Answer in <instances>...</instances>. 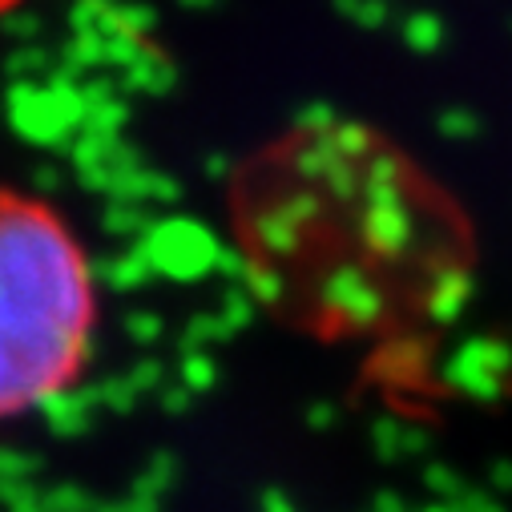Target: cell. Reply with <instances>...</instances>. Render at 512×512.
Wrapping results in <instances>:
<instances>
[{
	"instance_id": "obj_3",
	"label": "cell",
	"mask_w": 512,
	"mask_h": 512,
	"mask_svg": "<svg viewBox=\"0 0 512 512\" xmlns=\"http://www.w3.org/2000/svg\"><path fill=\"white\" fill-rule=\"evenodd\" d=\"M21 5H25V0H0V21H5V17H13Z\"/></svg>"
},
{
	"instance_id": "obj_2",
	"label": "cell",
	"mask_w": 512,
	"mask_h": 512,
	"mask_svg": "<svg viewBox=\"0 0 512 512\" xmlns=\"http://www.w3.org/2000/svg\"><path fill=\"white\" fill-rule=\"evenodd\" d=\"M97 275L69 218L0 186V424L69 396L93 363Z\"/></svg>"
},
{
	"instance_id": "obj_1",
	"label": "cell",
	"mask_w": 512,
	"mask_h": 512,
	"mask_svg": "<svg viewBox=\"0 0 512 512\" xmlns=\"http://www.w3.org/2000/svg\"><path fill=\"white\" fill-rule=\"evenodd\" d=\"M259 303L323 343H392L468 295L476 242L448 190L388 134L311 117L254 150L226 190Z\"/></svg>"
}]
</instances>
